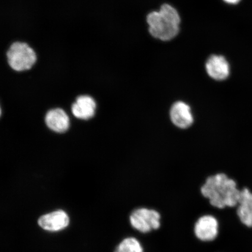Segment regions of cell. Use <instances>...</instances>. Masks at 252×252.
I'll use <instances>...</instances> for the list:
<instances>
[{
	"instance_id": "6da1fadb",
	"label": "cell",
	"mask_w": 252,
	"mask_h": 252,
	"mask_svg": "<svg viewBox=\"0 0 252 252\" xmlns=\"http://www.w3.org/2000/svg\"><path fill=\"white\" fill-rule=\"evenodd\" d=\"M201 192L213 206L220 209L236 206L241 196L236 182L222 173L208 178Z\"/></svg>"
},
{
	"instance_id": "7a4b0ae2",
	"label": "cell",
	"mask_w": 252,
	"mask_h": 252,
	"mask_svg": "<svg viewBox=\"0 0 252 252\" xmlns=\"http://www.w3.org/2000/svg\"><path fill=\"white\" fill-rule=\"evenodd\" d=\"M147 21L151 35L168 41L177 36L181 18L175 8L169 4H163L159 11H153L148 15Z\"/></svg>"
},
{
	"instance_id": "3957f363",
	"label": "cell",
	"mask_w": 252,
	"mask_h": 252,
	"mask_svg": "<svg viewBox=\"0 0 252 252\" xmlns=\"http://www.w3.org/2000/svg\"><path fill=\"white\" fill-rule=\"evenodd\" d=\"M8 64L15 72L31 70L37 61V53L29 44L16 41L9 47L7 53Z\"/></svg>"
},
{
	"instance_id": "277c9868",
	"label": "cell",
	"mask_w": 252,
	"mask_h": 252,
	"mask_svg": "<svg viewBox=\"0 0 252 252\" xmlns=\"http://www.w3.org/2000/svg\"><path fill=\"white\" fill-rule=\"evenodd\" d=\"M160 220V215L157 211L147 208L135 210L130 216L132 227L144 234L159 229Z\"/></svg>"
},
{
	"instance_id": "5b68a950",
	"label": "cell",
	"mask_w": 252,
	"mask_h": 252,
	"mask_svg": "<svg viewBox=\"0 0 252 252\" xmlns=\"http://www.w3.org/2000/svg\"><path fill=\"white\" fill-rule=\"evenodd\" d=\"M38 225L41 228L50 232H58L68 227L70 217L64 211L59 210L40 217Z\"/></svg>"
},
{
	"instance_id": "8992f818",
	"label": "cell",
	"mask_w": 252,
	"mask_h": 252,
	"mask_svg": "<svg viewBox=\"0 0 252 252\" xmlns=\"http://www.w3.org/2000/svg\"><path fill=\"white\" fill-rule=\"evenodd\" d=\"M219 223L213 216L201 217L195 223L194 234L199 240L203 242L214 241L219 234Z\"/></svg>"
},
{
	"instance_id": "52a82bcc",
	"label": "cell",
	"mask_w": 252,
	"mask_h": 252,
	"mask_svg": "<svg viewBox=\"0 0 252 252\" xmlns=\"http://www.w3.org/2000/svg\"><path fill=\"white\" fill-rule=\"evenodd\" d=\"M170 119L172 124L181 129L190 127L194 122L190 106L182 101L173 104L170 109Z\"/></svg>"
},
{
	"instance_id": "ba28073f",
	"label": "cell",
	"mask_w": 252,
	"mask_h": 252,
	"mask_svg": "<svg viewBox=\"0 0 252 252\" xmlns=\"http://www.w3.org/2000/svg\"><path fill=\"white\" fill-rule=\"evenodd\" d=\"M208 74L214 80L221 81L229 75V65L224 57L213 55L207 60L206 64Z\"/></svg>"
},
{
	"instance_id": "9c48e42d",
	"label": "cell",
	"mask_w": 252,
	"mask_h": 252,
	"mask_svg": "<svg viewBox=\"0 0 252 252\" xmlns=\"http://www.w3.org/2000/svg\"><path fill=\"white\" fill-rule=\"evenodd\" d=\"M96 103L93 97L89 95H80L77 97L72 104V114L78 119L88 120L92 118L95 113Z\"/></svg>"
},
{
	"instance_id": "30bf717a",
	"label": "cell",
	"mask_w": 252,
	"mask_h": 252,
	"mask_svg": "<svg viewBox=\"0 0 252 252\" xmlns=\"http://www.w3.org/2000/svg\"><path fill=\"white\" fill-rule=\"evenodd\" d=\"M45 122L47 127L57 133H64L70 127V119L61 108L49 110L46 115Z\"/></svg>"
},
{
	"instance_id": "8fae6325",
	"label": "cell",
	"mask_w": 252,
	"mask_h": 252,
	"mask_svg": "<svg viewBox=\"0 0 252 252\" xmlns=\"http://www.w3.org/2000/svg\"><path fill=\"white\" fill-rule=\"evenodd\" d=\"M237 214L243 224L252 227V193L247 188L241 191Z\"/></svg>"
},
{
	"instance_id": "7c38bea8",
	"label": "cell",
	"mask_w": 252,
	"mask_h": 252,
	"mask_svg": "<svg viewBox=\"0 0 252 252\" xmlns=\"http://www.w3.org/2000/svg\"><path fill=\"white\" fill-rule=\"evenodd\" d=\"M114 252H144L143 248L136 238H126L116 247Z\"/></svg>"
},
{
	"instance_id": "4fadbf2b",
	"label": "cell",
	"mask_w": 252,
	"mask_h": 252,
	"mask_svg": "<svg viewBox=\"0 0 252 252\" xmlns=\"http://www.w3.org/2000/svg\"><path fill=\"white\" fill-rule=\"evenodd\" d=\"M226 3L230 4H236L241 1V0H223Z\"/></svg>"
}]
</instances>
